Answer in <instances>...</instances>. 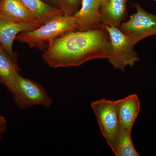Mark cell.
<instances>
[{
    "mask_svg": "<svg viewBox=\"0 0 156 156\" xmlns=\"http://www.w3.org/2000/svg\"><path fill=\"white\" fill-rule=\"evenodd\" d=\"M111 52L109 34L102 25L68 32L50 42L42 57L51 67H74L92 59H108Z\"/></svg>",
    "mask_w": 156,
    "mask_h": 156,
    "instance_id": "obj_1",
    "label": "cell"
},
{
    "mask_svg": "<svg viewBox=\"0 0 156 156\" xmlns=\"http://www.w3.org/2000/svg\"><path fill=\"white\" fill-rule=\"evenodd\" d=\"M75 16L62 14L54 16L41 26L17 35L15 40L30 48H44L46 44L70 31L76 30Z\"/></svg>",
    "mask_w": 156,
    "mask_h": 156,
    "instance_id": "obj_2",
    "label": "cell"
},
{
    "mask_svg": "<svg viewBox=\"0 0 156 156\" xmlns=\"http://www.w3.org/2000/svg\"><path fill=\"white\" fill-rule=\"evenodd\" d=\"M105 27L109 34L111 41V54L108 59L109 62L115 69L124 72L127 66L132 67L140 60L134 47L144 39L136 35L125 34L117 27Z\"/></svg>",
    "mask_w": 156,
    "mask_h": 156,
    "instance_id": "obj_3",
    "label": "cell"
},
{
    "mask_svg": "<svg viewBox=\"0 0 156 156\" xmlns=\"http://www.w3.org/2000/svg\"><path fill=\"white\" fill-rule=\"evenodd\" d=\"M10 92L14 103L21 109L36 105L48 108L53 104V100L44 87L20 74Z\"/></svg>",
    "mask_w": 156,
    "mask_h": 156,
    "instance_id": "obj_4",
    "label": "cell"
},
{
    "mask_svg": "<svg viewBox=\"0 0 156 156\" xmlns=\"http://www.w3.org/2000/svg\"><path fill=\"white\" fill-rule=\"evenodd\" d=\"M91 106L97 118L101 134L113 151L120 129L117 100L101 98L92 101Z\"/></svg>",
    "mask_w": 156,
    "mask_h": 156,
    "instance_id": "obj_5",
    "label": "cell"
},
{
    "mask_svg": "<svg viewBox=\"0 0 156 156\" xmlns=\"http://www.w3.org/2000/svg\"><path fill=\"white\" fill-rule=\"evenodd\" d=\"M136 12L126 22H123L119 29L126 35H136L144 39L156 35V15L145 11L139 4H134Z\"/></svg>",
    "mask_w": 156,
    "mask_h": 156,
    "instance_id": "obj_6",
    "label": "cell"
},
{
    "mask_svg": "<svg viewBox=\"0 0 156 156\" xmlns=\"http://www.w3.org/2000/svg\"><path fill=\"white\" fill-rule=\"evenodd\" d=\"M48 20H40L30 23H23L0 17V43L15 63H17V58L13 46L17 35L35 29Z\"/></svg>",
    "mask_w": 156,
    "mask_h": 156,
    "instance_id": "obj_7",
    "label": "cell"
},
{
    "mask_svg": "<svg viewBox=\"0 0 156 156\" xmlns=\"http://www.w3.org/2000/svg\"><path fill=\"white\" fill-rule=\"evenodd\" d=\"M101 0H82L80 9L74 15L76 30L86 31L103 25L100 13Z\"/></svg>",
    "mask_w": 156,
    "mask_h": 156,
    "instance_id": "obj_8",
    "label": "cell"
},
{
    "mask_svg": "<svg viewBox=\"0 0 156 156\" xmlns=\"http://www.w3.org/2000/svg\"><path fill=\"white\" fill-rule=\"evenodd\" d=\"M117 102L120 127L124 130L132 131L140 111V101L138 95L131 94L117 100Z\"/></svg>",
    "mask_w": 156,
    "mask_h": 156,
    "instance_id": "obj_9",
    "label": "cell"
},
{
    "mask_svg": "<svg viewBox=\"0 0 156 156\" xmlns=\"http://www.w3.org/2000/svg\"><path fill=\"white\" fill-rule=\"evenodd\" d=\"M127 0L101 1L100 9L101 23L105 26L119 28L126 15Z\"/></svg>",
    "mask_w": 156,
    "mask_h": 156,
    "instance_id": "obj_10",
    "label": "cell"
},
{
    "mask_svg": "<svg viewBox=\"0 0 156 156\" xmlns=\"http://www.w3.org/2000/svg\"><path fill=\"white\" fill-rule=\"evenodd\" d=\"M0 17L23 23L40 20L27 8L21 0H0Z\"/></svg>",
    "mask_w": 156,
    "mask_h": 156,
    "instance_id": "obj_11",
    "label": "cell"
},
{
    "mask_svg": "<svg viewBox=\"0 0 156 156\" xmlns=\"http://www.w3.org/2000/svg\"><path fill=\"white\" fill-rule=\"evenodd\" d=\"M20 70L15 63L3 48L0 49V83L9 91L14 86Z\"/></svg>",
    "mask_w": 156,
    "mask_h": 156,
    "instance_id": "obj_12",
    "label": "cell"
},
{
    "mask_svg": "<svg viewBox=\"0 0 156 156\" xmlns=\"http://www.w3.org/2000/svg\"><path fill=\"white\" fill-rule=\"evenodd\" d=\"M24 5L39 19L49 20L54 16L64 14L57 7H53L43 0H21Z\"/></svg>",
    "mask_w": 156,
    "mask_h": 156,
    "instance_id": "obj_13",
    "label": "cell"
},
{
    "mask_svg": "<svg viewBox=\"0 0 156 156\" xmlns=\"http://www.w3.org/2000/svg\"><path fill=\"white\" fill-rule=\"evenodd\" d=\"M131 131L124 130L120 127L113 152L115 156H139L132 141Z\"/></svg>",
    "mask_w": 156,
    "mask_h": 156,
    "instance_id": "obj_14",
    "label": "cell"
},
{
    "mask_svg": "<svg viewBox=\"0 0 156 156\" xmlns=\"http://www.w3.org/2000/svg\"><path fill=\"white\" fill-rule=\"evenodd\" d=\"M82 0H57V8L64 14L74 16L80 9Z\"/></svg>",
    "mask_w": 156,
    "mask_h": 156,
    "instance_id": "obj_15",
    "label": "cell"
},
{
    "mask_svg": "<svg viewBox=\"0 0 156 156\" xmlns=\"http://www.w3.org/2000/svg\"><path fill=\"white\" fill-rule=\"evenodd\" d=\"M7 128V122L6 119L2 116L0 115V134L5 132Z\"/></svg>",
    "mask_w": 156,
    "mask_h": 156,
    "instance_id": "obj_16",
    "label": "cell"
},
{
    "mask_svg": "<svg viewBox=\"0 0 156 156\" xmlns=\"http://www.w3.org/2000/svg\"><path fill=\"white\" fill-rule=\"evenodd\" d=\"M43 1L50 5L57 7V0H43Z\"/></svg>",
    "mask_w": 156,
    "mask_h": 156,
    "instance_id": "obj_17",
    "label": "cell"
},
{
    "mask_svg": "<svg viewBox=\"0 0 156 156\" xmlns=\"http://www.w3.org/2000/svg\"><path fill=\"white\" fill-rule=\"evenodd\" d=\"M2 48H3L2 46V45H1V43H0V49Z\"/></svg>",
    "mask_w": 156,
    "mask_h": 156,
    "instance_id": "obj_18",
    "label": "cell"
},
{
    "mask_svg": "<svg viewBox=\"0 0 156 156\" xmlns=\"http://www.w3.org/2000/svg\"><path fill=\"white\" fill-rule=\"evenodd\" d=\"M1 138H2V134H0V140H1Z\"/></svg>",
    "mask_w": 156,
    "mask_h": 156,
    "instance_id": "obj_19",
    "label": "cell"
},
{
    "mask_svg": "<svg viewBox=\"0 0 156 156\" xmlns=\"http://www.w3.org/2000/svg\"><path fill=\"white\" fill-rule=\"evenodd\" d=\"M151 1H153L154 2H156V0H151Z\"/></svg>",
    "mask_w": 156,
    "mask_h": 156,
    "instance_id": "obj_20",
    "label": "cell"
},
{
    "mask_svg": "<svg viewBox=\"0 0 156 156\" xmlns=\"http://www.w3.org/2000/svg\"><path fill=\"white\" fill-rule=\"evenodd\" d=\"M105 1V0H101V1Z\"/></svg>",
    "mask_w": 156,
    "mask_h": 156,
    "instance_id": "obj_21",
    "label": "cell"
}]
</instances>
